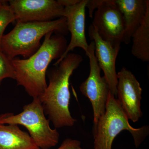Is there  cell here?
<instances>
[{
  "label": "cell",
  "mask_w": 149,
  "mask_h": 149,
  "mask_svg": "<svg viewBox=\"0 0 149 149\" xmlns=\"http://www.w3.org/2000/svg\"><path fill=\"white\" fill-rule=\"evenodd\" d=\"M86 55L90 60V74L87 79L80 85V91L91 101L93 111L94 128L100 118L105 112L110 91L105 78L101 76V69L95 55V44L93 41L89 45Z\"/></svg>",
  "instance_id": "8992f818"
},
{
  "label": "cell",
  "mask_w": 149,
  "mask_h": 149,
  "mask_svg": "<svg viewBox=\"0 0 149 149\" xmlns=\"http://www.w3.org/2000/svg\"><path fill=\"white\" fill-rule=\"evenodd\" d=\"M88 0H80L73 6L65 7L63 17L66 19L68 29L71 34V39L65 52L57 60L54 65L58 64L62 60L75 48L88 52L89 45L85 35V9Z\"/></svg>",
  "instance_id": "8fae6325"
},
{
  "label": "cell",
  "mask_w": 149,
  "mask_h": 149,
  "mask_svg": "<svg viewBox=\"0 0 149 149\" xmlns=\"http://www.w3.org/2000/svg\"><path fill=\"white\" fill-rule=\"evenodd\" d=\"M48 33L38 50L29 58L13 59L15 80L33 99L40 98L46 90L47 84L46 72L54 60L63 55L67 42L64 36Z\"/></svg>",
  "instance_id": "7a4b0ae2"
},
{
  "label": "cell",
  "mask_w": 149,
  "mask_h": 149,
  "mask_svg": "<svg viewBox=\"0 0 149 149\" xmlns=\"http://www.w3.org/2000/svg\"><path fill=\"white\" fill-rule=\"evenodd\" d=\"M103 0H88L86 5L89 11V16L91 18H93L94 11L96 9L98 8L101 4Z\"/></svg>",
  "instance_id": "ac0fdd59"
},
{
  "label": "cell",
  "mask_w": 149,
  "mask_h": 149,
  "mask_svg": "<svg viewBox=\"0 0 149 149\" xmlns=\"http://www.w3.org/2000/svg\"><path fill=\"white\" fill-rule=\"evenodd\" d=\"M0 149H40L18 125L0 123Z\"/></svg>",
  "instance_id": "4fadbf2b"
},
{
  "label": "cell",
  "mask_w": 149,
  "mask_h": 149,
  "mask_svg": "<svg viewBox=\"0 0 149 149\" xmlns=\"http://www.w3.org/2000/svg\"><path fill=\"white\" fill-rule=\"evenodd\" d=\"M39 98L33 99L18 114H0V123L24 126L40 149H49L58 144L59 133L56 128H51Z\"/></svg>",
  "instance_id": "5b68a950"
},
{
  "label": "cell",
  "mask_w": 149,
  "mask_h": 149,
  "mask_svg": "<svg viewBox=\"0 0 149 149\" xmlns=\"http://www.w3.org/2000/svg\"><path fill=\"white\" fill-rule=\"evenodd\" d=\"M124 19L122 42L128 45L134 32L143 21L149 9V0H115Z\"/></svg>",
  "instance_id": "7c38bea8"
},
{
  "label": "cell",
  "mask_w": 149,
  "mask_h": 149,
  "mask_svg": "<svg viewBox=\"0 0 149 149\" xmlns=\"http://www.w3.org/2000/svg\"><path fill=\"white\" fill-rule=\"evenodd\" d=\"M125 130L133 136L135 146L138 148L149 135V126L132 127L117 99L110 92L105 112L93 129L94 149H112L116 137Z\"/></svg>",
  "instance_id": "277c9868"
},
{
  "label": "cell",
  "mask_w": 149,
  "mask_h": 149,
  "mask_svg": "<svg viewBox=\"0 0 149 149\" xmlns=\"http://www.w3.org/2000/svg\"><path fill=\"white\" fill-rule=\"evenodd\" d=\"M15 79L13 59L0 49V85L6 78Z\"/></svg>",
  "instance_id": "2e32d148"
},
{
  "label": "cell",
  "mask_w": 149,
  "mask_h": 149,
  "mask_svg": "<svg viewBox=\"0 0 149 149\" xmlns=\"http://www.w3.org/2000/svg\"><path fill=\"white\" fill-rule=\"evenodd\" d=\"M57 149H83L81 147V142L78 140L68 138L62 142Z\"/></svg>",
  "instance_id": "e0dca14e"
},
{
  "label": "cell",
  "mask_w": 149,
  "mask_h": 149,
  "mask_svg": "<svg viewBox=\"0 0 149 149\" xmlns=\"http://www.w3.org/2000/svg\"><path fill=\"white\" fill-rule=\"evenodd\" d=\"M5 1L0 5V43L6 27L10 23L16 20L15 15Z\"/></svg>",
  "instance_id": "9a60e30c"
},
{
  "label": "cell",
  "mask_w": 149,
  "mask_h": 149,
  "mask_svg": "<svg viewBox=\"0 0 149 149\" xmlns=\"http://www.w3.org/2000/svg\"><path fill=\"white\" fill-rule=\"evenodd\" d=\"M89 36L95 44V55L104 77L107 80L111 93L116 98L118 84L116 62L120 47H115L100 37L94 26H89Z\"/></svg>",
  "instance_id": "30bf717a"
},
{
  "label": "cell",
  "mask_w": 149,
  "mask_h": 149,
  "mask_svg": "<svg viewBox=\"0 0 149 149\" xmlns=\"http://www.w3.org/2000/svg\"><path fill=\"white\" fill-rule=\"evenodd\" d=\"M116 99L128 120L138 122L143 116L142 89L135 75L125 67L117 73Z\"/></svg>",
  "instance_id": "9c48e42d"
},
{
  "label": "cell",
  "mask_w": 149,
  "mask_h": 149,
  "mask_svg": "<svg viewBox=\"0 0 149 149\" xmlns=\"http://www.w3.org/2000/svg\"><path fill=\"white\" fill-rule=\"evenodd\" d=\"M83 61L80 54L69 53L49 72V84L39 99L45 114L56 129L71 127L77 122L69 110V80Z\"/></svg>",
  "instance_id": "6da1fadb"
},
{
  "label": "cell",
  "mask_w": 149,
  "mask_h": 149,
  "mask_svg": "<svg viewBox=\"0 0 149 149\" xmlns=\"http://www.w3.org/2000/svg\"><path fill=\"white\" fill-rule=\"evenodd\" d=\"M80 1V0H58L59 3L64 8L79 3Z\"/></svg>",
  "instance_id": "d6986e66"
},
{
  "label": "cell",
  "mask_w": 149,
  "mask_h": 149,
  "mask_svg": "<svg viewBox=\"0 0 149 149\" xmlns=\"http://www.w3.org/2000/svg\"><path fill=\"white\" fill-rule=\"evenodd\" d=\"M131 54L144 62L149 61V9L143 21L132 37Z\"/></svg>",
  "instance_id": "5bb4252c"
},
{
  "label": "cell",
  "mask_w": 149,
  "mask_h": 149,
  "mask_svg": "<svg viewBox=\"0 0 149 149\" xmlns=\"http://www.w3.org/2000/svg\"><path fill=\"white\" fill-rule=\"evenodd\" d=\"M5 1H1V0H0V5H1L2 3H3L4 2H5Z\"/></svg>",
  "instance_id": "ffe728a7"
},
{
  "label": "cell",
  "mask_w": 149,
  "mask_h": 149,
  "mask_svg": "<svg viewBox=\"0 0 149 149\" xmlns=\"http://www.w3.org/2000/svg\"><path fill=\"white\" fill-rule=\"evenodd\" d=\"M62 35L68 33L65 17L48 22H17L13 29L3 36L0 49L10 58L22 56L25 58L40 48V41L49 32Z\"/></svg>",
  "instance_id": "3957f363"
},
{
  "label": "cell",
  "mask_w": 149,
  "mask_h": 149,
  "mask_svg": "<svg viewBox=\"0 0 149 149\" xmlns=\"http://www.w3.org/2000/svg\"><path fill=\"white\" fill-rule=\"evenodd\" d=\"M94 14L92 24L100 37L113 47H120L125 24L115 0H103Z\"/></svg>",
  "instance_id": "52a82bcc"
},
{
  "label": "cell",
  "mask_w": 149,
  "mask_h": 149,
  "mask_svg": "<svg viewBox=\"0 0 149 149\" xmlns=\"http://www.w3.org/2000/svg\"><path fill=\"white\" fill-rule=\"evenodd\" d=\"M8 1L17 22H42L63 17L65 8L58 0H11Z\"/></svg>",
  "instance_id": "ba28073f"
}]
</instances>
